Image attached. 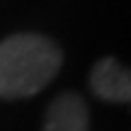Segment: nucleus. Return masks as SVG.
<instances>
[{
    "instance_id": "2",
    "label": "nucleus",
    "mask_w": 131,
    "mask_h": 131,
    "mask_svg": "<svg viewBox=\"0 0 131 131\" xmlns=\"http://www.w3.org/2000/svg\"><path fill=\"white\" fill-rule=\"evenodd\" d=\"M90 88L107 103L131 105V68L122 66L116 57H103L90 72Z\"/></svg>"
},
{
    "instance_id": "1",
    "label": "nucleus",
    "mask_w": 131,
    "mask_h": 131,
    "mask_svg": "<svg viewBox=\"0 0 131 131\" xmlns=\"http://www.w3.org/2000/svg\"><path fill=\"white\" fill-rule=\"evenodd\" d=\"M61 48L39 33H15L0 42V98L15 101L44 90L57 77Z\"/></svg>"
},
{
    "instance_id": "3",
    "label": "nucleus",
    "mask_w": 131,
    "mask_h": 131,
    "mask_svg": "<svg viewBox=\"0 0 131 131\" xmlns=\"http://www.w3.org/2000/svg\"><path fill=\"white\" fill-rule=\"evenodd\" d=\"M44 131H90V112L83 96L77 92L55 96L44 116Z\"/></svg>"
}]
</instances>
